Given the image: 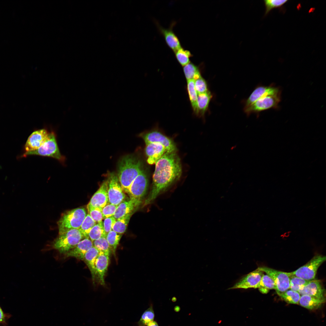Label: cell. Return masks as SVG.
Returning a JSON list of instances; mask_svg holds the SVG:
<instances>
[{
	"label": "cell",
	"mask_w": 326,
	"mask_h": 326,
	"mask_svg": "<svg viewBox=\"0 0 326 326\" xmlns=\"http://www.w3.org/2000/svg\"><path fill=\"white\" fill-rule=\"evenodd\" d=\"M85 237L79 229H73L59 234L53 247L60 253L66 254L74 248Z\"/></svg>",
	"instance_id": "5b68a950"
},
{
	"label": "cell",
	"mask_w": 326,
	"mask_h": 326,
	"mask_svg": "<svg viewBox=\"0 0 326 326\" xmlns=\"http://www.w3.org/2000/svg\"><path fill=\"white\" fill-rule=\"evenodd\" d=\"M153 305L151 304L149 307L142 314L137 323V326H146L154 321L155 314Z\"/></svg>",
	"instance_id": "1f68e13d"
},
{
	"label": "cell",
	"mask_w": 326,
	"mask_h": 326,
	"mask_svg": "<svg viewBox=\"0 0 326 326\" xmlns=\"http://www.w3.org/2000/svg\"><path fill=\"white\" fill-rule=\"evenodd\" d=\"M148 185L147 175L142 170L132 183L127 193L130 198L141 201L146 192Z\"/></svg>",
	"instance_id": "30bf717a"
},
{
	"label": "cell",
	"mask_w": 326,
	"mask_h": 326,
	"mask_svg": "<svg viewBox=\"0 0 326 326\" xmlns=\"http://www.w3.org/2000/svg\"><path fill=\"white\" fill-rule=\"evenodd\" d=\"M281 94L267 96L261 98L251 104L245 107L247 113L259 112L271 109H278L281 100Z\"/></svg>",
	"instance_id": "ba28073f"
},
{
	"label": "cell",
	"mask_w": 326,
	"mask_h": 326,
	"mask_svg": "<svg viewBox=\"0 0 326 326\" xmlns=\"http://www.w3.org/2000/svg\"><path fill=\"white\" fill-rule=\"evenodd\" d=\"M187 88L189 99L194 113H197V94L194 86V80L187 81Z\"/></svg>",
	"instance_id": "d4e9b609"
},
{
	"label": "cell",
	"mask_w": 326,
	"mask_h": 326,
	"mask_svg": "<svg viewBox=\"0 0 326 326\" xmlns=\"http://www.w3.org/2000/svg\"><path fill=\"white\" fill-rule=\"evenodd\" d=\"M141 203V201L130 198V200L124 201L117 207L113 216L116 220L119 219L133 213L134 210L138 208Z\"/></svg>",
	"instance_id": "ac0fdd59"
},
{
	"label": "cell",
	"mask_w": 326,
	"mask_h": 326,
	"mask_svg": "<svg viewBox=\"0 0 326 326\" xmlns=\"http://www.w3.org/2000/svg\"><path fill=\"white\" fill-rule=\"evenodd\" d=\"M289 276L290 278V289L296 292H298L310 281L294 276Z\"/></svg>",
	"instance_id": "d590c367"
},
{
	"label": "cell",
	"mask_w": 326,
	"mask_h": 326,
	"mask_svg": "<svg viewBox=\"0 0 326 326\" xmlns=\"http://www.w3.org/2000/svg\"><path fill=\"white\" fill-rule=\"evenodd\" d=\"M143 139L146 144L157 143L162 145L167 152H176V147L174 142L160 132L153 131L144 135Z\"/></svg>",
	"instance_id": "7c38bea8"
},
{
	"label": "cell",
	"mask_w": 326,
	"mask_h": 326,
	"mask_svg": "<svg viewBox=\"0 0 326 326\" xmlns=\"http://www.w3.org/2000/svg\"><path fill=\"white\" fill-rule=\"evenodd\" d=\"M92 242L93 246L99 252H103L108 256H110L111 251L106 237H102Z\"/></svg>",
	"instance_id": "e575fe53"
},
{
	"label": "cell",
	"mask_w": 326,
	"mask_h": 326,
	"mask_svg": "<svg viewBox=\"0 0 326 326\" xmlns=\"http://www.w3.org/2000/svg\"><path fill=\"white\" fill-rule=\"evenodd\" d=\"M174 53L177 60L183 66L190 62V58L193 56L190 51L182 47Z\"/></svg>",
	"instance_id": "83f0119b"
},
{
	"label": "cell",
	"mask_w": 326,
	"mask_h": 326,
	"mask_svg": "<svg viewBox=\"0 0 326 326\" xmlns=\"http://www.w3.org/2000/svg\"><path fill=\"white\" fill-rule=\"evenodd\" d=\"M140 161L134 157H123L119 165L118 179L123 190L128 193L132 183L142 170Z\"/></svg>",
	"instance_id": "7a4b0ae2"
},
{
	"label": "cell",
	"mask_w": 326,
	"mask_h": 326,
	"mask_svg": "<svg viewBox=\"0 0 326 326\" xmlns=\"http://www.w3.org/2000/svg\"><path fill=\"white\" fill-rule=\"evenodd\" d=\"M30 155H38L52 157L64 164L65 157L60 153L57 144L56 135L53 132L49 133L48 136L43 144L35 150L26 152L24 156Z\"/></svg>",
	"instance_id": "277c9868"
},
{
	"label": "cell",
	"mask_w": 326,
	"mask_h": 326,
	"mask_svg": "<svg viewBox=\"0 0 326 326\" xmlns=\"http://www.w3.org/2000/svg\"><path fill=\"white\" fill-rule=\"evenodd\" d=\"M116 220L113 216L104 219L103 223V227L105 233L107 234L112 230L113 227L115 223Z\"/></svg>",
	"instance_id": "60d3db41"
},
{
	"label": "cell",
	"mask_w": 326,
	"mask_h": 326,
	"mask_svg": "<svg viewBox=\"0 0 326 326\" xmlns=\"http://www.w3.org/2000/svg\"><path fill=\"white\" fill-rule=\"evenodd\" d=\"M147 326H158V325L156 321H153L149 324Z\"/></svg>",
	"instance_id": "7bdbcfd3"
},
{
	"label": "cell",
	"mask_w": 326,
	"mask_h": 326,
	"mask_svg": "<svg viewBox=\"0 0 326 326\" xmlns=\"http://www.w3.org/2000/svg\"><path fill=\"white\" fill-rule=\"evenodd\" d=\"M278 295L286 302L291 304H299L301 297L300 295L298 292L291 289H289Z\"/></svg>",
	"instance_id": "f1b7e54d"
},
{
	"label": "cell",
	"mask_w": 326,
	"mask_h": 326,
	"mask_svg": "<svg viewBox=\"0 0 326 326\" xmlns=\"http://www.w3.org/2000/svg\"><path fill=\"white\" fill-rule=\"evenodd\" d=\"M121 236V235L113 230L108 232L106 236V238L110 246L111 251L114 254Z\"/></svg>",
	"instance_id": "d6a6232c"
},
{
	"label": "cell",
	"mask_w": 326,
	"mask_h": 326,
	"mask_svg": "<svg viewBox=\"0 0 326 326\" xmlns=\"http://www.w3.org/2000/svg\"><path fill=\"white\" fill-rule=\"evenodd\" d=\"M132 215H129L116 220L112 230L119 234L126 231Z\"/></svg>",
	"instance_id": "f546056e"
},
{
	"label": "cell",
	"mask_w": 326,
	"mask_h": 326,
	"mask_svg": "<svg viewBox=\"0 0 326 326\" xmlns=\"http://www.w3.org/2000/svg\"><path fill=\"white\" fill-rule=\"evenodd\" d=\"M107 180L103 182L91 198L88 204L95 207H104L108 203Z\"/></svg>",
	"instance_id": "e0dca14e"
},
{
	"label": "cell",
	"mask_w": 326,
	"mask_h": 326,
	"mask_svg": "<svg viewBox=\"0 0 326 326\" xmlns=\"http://www.w3.org/2000/svg\"><path fill=\"white\" fill-rule=\"evenodd\" d=\"M298 292L302 295H309L325 301V290L319 280L310 281Z\"/></svg>",
	"instance_id": "5bb4252c"
},
{
	"label": "cell",
	"mask_w": 326,
	"mask_h": 326,
	"mask_svg": "<svg viewBox=\"0 0 326 326\" xmlns=\"http://www.w3.org/2000/svg\"><path fill=\"white\" fill-rule=\"evenodd\" d=\"M258 268L273 279L275 284V290L278 295L290 289V278L287 273L265 266Z\"/></svg>",
	"instance_id": "52a82bcc"
},
{
	"label": "cell",
	"mask_w": 326,
	"mask_h": 326,
	"mask_svg": "<svg viewBox=\"0 0 326 326\" xmlns=\"http://www.w3.org/2000/svg\"><path fill=\"white\" fill-rule=\"evenodd\" d=\"M156 24L160 33L163 36L165 41L169 47L174 52L181 47L179 38L173 30L174 22L172 23L168 28H165L159 24L157 22Z\"/></svg>",
	"instance_id": "2e32d148"
},
{
	"label": "cell",
	"mask_w": 326,
	"mask_h": 326,
	"mask_svg": "<svg viewBox=\"0 0 326 326\" xmlns=\"http://www.w3.org/2000/svg\"><path fill=\"white\" fill-rule=\"evenodd\" d=\"M258 288L261 293L266 294L270 289H275L276 286L274 282L271 278L267 274L264 273Z\"/></svg>",
	"instance_id": "4316f807"
},
{
	"label": "cell",
	"mask_w": 326,
	"mask_h": 326,
	"mask_svg": "<svg viewBox=\"0 0 326 326\" xmlns=\"http://www.w3.org/2000/svg\"><path fill=\"white\" fill-rule=\"evenodd\" d=\"M167 151L161 145L157 143L146 144L145 152L148 157L147 161L150 164L155 163Z\"/></svg>",
	"instance_id": "d6986e66"
},
{
	"label": "cell",
	"mask_w": 326,
	"mask_h": 326,
	"mask_svg": "<svg viewBox=\"0 0 326 326\" xmlns=\"http://www.w3.org/2000/svg\"><path fill=\"white\" fill-rule=\"evenodd\" d=\"M109 257L103 252H99L96 260L95 265L97 278L102 285L105 284L104 278L108 267Z\"/></svg>",
	"instance_id": "44dd1931"
},
{
	"label": "cell",
	"mask_w": 326,
	"mask_h": 326,
	"mask_svg": "<svg viewBox=\"0 0 326 326\" xmlns=\"http://www.w3.org/2000/svg\"><path fill=\"white\" fill-rule=\"evenodd\" d=\"M97 223L88 214L79 229L85 238L89 237L88 235L91 229Z\"/></svg>",
	"instance_id": "836d02e7"
},
{
	"label": "cell",
	"mask_w": 326,
	"mask_h": 326,
	"mask_svg": "<svg viewBox=\"0 0 326 326\" xmlns=\"http://www.w3.org/2000/svg\"><path fill=\"white\" fill-rule=\"evenodd\" d=\"M99 253V251L93 246L86 253L83 260L90 270L93 283L97 278L95 263Z\"/></svg>",
	"instance_id": "7402d4cb"
},
{
	"label": "cell",
	"mask_w": 326,
	"mask_h": 326,
	"mask_svg": "<svg viewBox=\"0 0 326 326\" xmlns=\"http://www.w3.org/2000/svg\"><path fill=\"white\" fill-rule=\"evenodd\" d=\"M152 187L144 205L152 203L180 178V159L176 152H167L155 163Z\"/></svg>",
	"instance_id": "6da1fadb"
},
{
	"label": "cell",
	"mask_w": 326,
	"mask_h": 326,
	"mask_svg": "<svg viewBox=\"0 0 326 326\" xmlns=\"http://www.w3.org/2000/svg\"><path fill=\"white\" fill-rule=\"evenodd\" d=\"M93 246L92 241L89 237L80 241L73 249L65 254L66 257H73L83 260L87 251Z\"/></svg>",
	"instance_id": "ffe728a7"
},
{
	"label": "cell",
	"mask_w": 326,
	"mask_h": 326,
	"mask_svg": "<svg viewBox=\"0 0 326 326\" xmlns=\"http://www.w3.org/2000/svg\"><path fill=\"white\" fill-rule=\"evenodd\" d=\"M280 88L273 84L268 86H260L257 88L248 99L246 107L250 105L258 99L269 96L281 94Z\"/></svg>",
	"instance_id": "4fadbf2b"
},
{
	"label": "cell",
	"mask_w": 326,
	"mask_h": 326,
	"mask_svg": "<svg viewBox=\"0 0 326 326\" xmlns=\"http://www.w3.org/2000/svg\"><path fill=\"white\" fill-rule=\"evenodd\" d=\"M8 317H9V315L4 313L0 306V324L6 326L7 324L6 321Z\"/></svg>",
	"instance_id": "b9f144b4"
},
{
	"label": "cell",
	"mask_w": 326,
	"mask_h": 326,
	"mask_svg": "<svg viewBox=\"0 0 326 326\" xmlns=\"http://www.w3.org/2000/svg\"><path fill=\"white\" fill-rule=\"evenodd\" d=\"M264 272L258 267L241 278L229 289L258 288Z\"/></svg>",
	"instance_id": "8fae6325"
},
{
	"label": "cell",
	"mask_w": 326,
	"mask_h": 326,
	"mask_svg": "<svg viewBox=\"0 0 326 326\" xmlns=\"http://www.w3.org/2000/svg\"><path fill=\"white\" fill-rule=\"evenodd\" d=\"M88 214L97 223L102 221L103 219L102 208L93 207L88 204L87 206Z\"/></svg>",
	"instance_id": "8d00e7d4"
},
{
	"label": "cell",
	"mask_w": 326,
	"mask_h": 326,
	"mask_svg": "<svg viewBox=\"0 0 326 326\" xmlns=\"http://www.w3.org/2000/svg\"><path fill=\"white\" fill-rule=\"evenodd\" d=\"M117 206L109 204H107L102 208V214L103 219L113 216Z\"/></svg>",
	"instance_id": "ab89813d"
},
{
	"label": "cell",
	"mask_w": 326,
	"mask_h": 326,
	"mask_svg": "<svg viewBox=\"0 0 326 326\" xmlns=\"http://www.w3.org/2000/svg\"><path fill=\"white\" fill-rule=\"evenodd\" d=\"M325 301L308 295H302L299 304L304 308L310 310H315L319 308Z\"/></svg>",
	"instance_id": "603a6c76"
},
{
	"label": "cell",
	"mask_w": 326,
	"mask_h": 326,
	"mask_svg": "<svg viewBox=\"0 0 326 326\" xmlns=\"http://www.w3.org/2000/svg\"><path fill=\"white\" fill-rule=\"evenodd\" d=\"M326 259L325 256L315 255L305 265L295 271L287 273L289 276H295L308 281L314 280L318 269Z\"/></svg>",
	"instance_id": "8992f818"
},
{
	"label": "cell",
	"mask_w": 326,
	"mask_h": 326,
	"mask_svg": "<svg viewBox=\"0 0 326 326\" xmlns=\"http://www.w3.org/2000/svg\"><path fill=\"white\" fill-rule=\"evenodd\" d=\"M183 67L187 81L190 80H194L201 75L198 67L192 62H190Z\"/></svg>",
	"instance_id": "484cf974"
},
{
	"label": "cell",
	"mask_w": 326,
	"mask_h": 326,
	"mask_svg": "<svg viewBox=\"0 0 326 326\" xmlns=\"http://www.w3.org/2000/svg\"><path fill=\"white\" fill-rule=\"evenodd\" d=\"M194 86L197 94L205 93L208 91L206 83L201 75L194 80Z\"/></svg>",
	"instance_id": "f35d334b"
},
{
	"label": "cell",
	"mask_w": 326,
	"mask_h": 326,
	"mask_svg": "<svg viewBox=\"0 0 326 326\" xmlns=\"http://www.w3.org/2000/svg\"><path fill=\"white\" fill-rule=\"evenodd\" d=\"M212 97L211 93L209 91L205 93L197 94V115L200 117L204 116Z\"/></svg>",
	"instance_id": "cb8c5ba5"
},
{
	"label": "cell",
	"mask_w": 326,
	"mask_h": 326,
	"mask_svg": "<svg viewBox=\"0 0 326 326\" xmlns=\"http://www.w3.org/2000/svg\"><path fill=\"white\" fill-rule=\"evenodd\" d=\"M87 215L85 209L78 208L62 213L57 222L59 234L73 229H79Z\"/></svg>",
	"instance_id": "3957f363"
},
{
	"label": "cell",
	"mask_w": 326,
	"mask_h": 326,
	"mask_svg": "<svg viewBox=\"0 0 326 326\" xmlns=\"http://www.w3.org/2000/svg\"><path fill=\"white\" fill-rule=\"evenodd\" d=\"M107 235L104 229L103 222L101 221L97 223L93 227L90 231L88 236L93 242L102 237H106Z\"/></svg>",
	"instance_id": "4dcf8cb0"
},
{
	"label": "cell",
	"mask_w": 326,
	"mask_h": 326,
	"mask_svg": "<svg viewBox=\"0 0 326 326\" xmlns=\"http://www.w3.org/2000/svg\"><path fill=\"white\" fill-rule=\"evenodd\" d=\"M288 1L287 0H264L266 8L265 15H267L272 9L282 6Z\"/></svg>",
	"instance_id": "74e56055"
},
{
	"label": "cell",
	"mask_w": 326,
	"mask_h": 326,
	"mask_svg": "<svg viewBox=\"0 0 326 326\" xmlns=\"http://www.w3.org/2000/svg\"><path fill=\"white\" fill-rule=\"evenodd\" d=\"M107 181L108 202L110 204L118 206L124 201L126 195L118 177L114 174H110Z\"/></svg>",
	"instance_id": "9c48e42d"
},
{
	"label": "cell",
	"mask_w": 326,
	"mask_h": 326,
	"mask_svg": "<svg viewBox=\"0 0 326 326\" xmlns=\"http://www.w3.org/2000/svg\"><path fill=\"white\" fill-rule=\"evenodd\" d=\"M49 133L45 129L33 132L28 138L25 145L26 152L35 150L39 148L46 139Z\"/></svg>",
	"instance_id": "9a60e30c"
}]
</instances>
